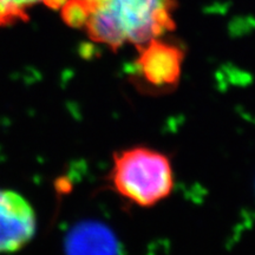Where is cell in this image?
I'll list each match as a JSON object with an SVG mask.
<instances>
[{"label": "cell", "mask_w": 255, "mask_h": 255, "mask_svg": "<svg viewBox=\"0 0 255 255\" xmlns=\"http://www.w3.org/2000/svg\"><path fill=\"white\" fill-rule=\"evenodd\" d=\"M84 27L96 43L116 50L137 47L173 30V0H83Z\"/></svg>", "instance_id": "obj_1"}, {"label": "cell", "mask_w": 255, "mask_h": 255, "mask_svg": "<svg viewBox=\"0 0 255 255\" xmlns=\"http://www.w3.org/2000/svg\"><path fill=\"white\" fill-rule=\"evenodd\" d=\"M109 181L119 195L149 208L170 195L174 171L167 155L146 146H132L115 152Z\"/></svg>", "instance_id": "obj_2"}, {"label": "cell", "mask_w": 255, "mask_h": 255, "mask_svg": "<svg viewBox=\"0 0 255 255\" xmlns=\"http://www.w3.org/2000/svg\"><path fill=\"white\" fill-rule=\"evenodd\" d=\"M138 50V57L133 63V76L142 91L164 94L177 87L184 59L180 46L156 38Z\"/></svg>", "instance_id": "obj_3"}, {"label": "cell", "mask_w": 255, "mask_h": 255, "mask_svg": "<svg viewBox=\"0 0 255 255\" xmlns=\"http://www.w3.org/2000/svg\"><path fill=\"white\" fill-rule=\"evenodd\" d=\"M36 229L31 203L17 191L0 189V254L20 251L33 239Z\"/></svg>", "instance_id": "obj_4"}, {"label": "cell", "mask_w": 255, "mask_h": 255, "mask_svg": "<svg viewBox=\"0 0 255 255\" xmlns=\"http://www.w3.org/2000/svg\"><path fill=\"white\" fill-rule=\"evenodd\" d=\"M68 255H116L113 235L100 226H85L73 232Z\"/></svg>", "instance_id": "obj_5"}, {"label": "cell", "mask_w": 255, "mask_h": 255, "mask_svg": "<svg viewBox=\"0 0 255 255\" xmlns=\"http://www.w3.org/2000/svg\"><path fill=\"white\" fill-rule=\"evenodd\" d=\"M50 0H0V25L9 23L34 6Z\"/></svg>", "instance_id": "obj_6"}]
</instances>
